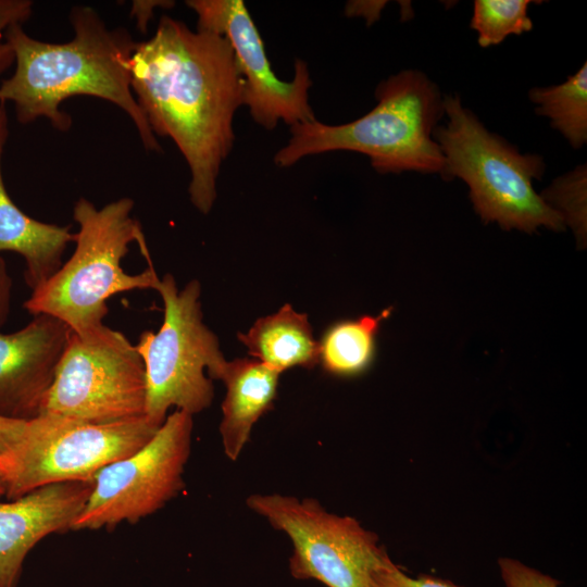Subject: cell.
<instances>
[{"mask_svg":"<svg viewBox=\"0 0 587 587\" xmlns=\"http://www.w3.org/2000/svg\"><path fill=\"white\" fill-rule=\"evenodd\" d=\"M370 587H462L450 580L421 575L412 577L405 574L389 555L372 574Z\"/></svg>","mask_w":587,"mask_h":587,"instance_id":"21","label":"cell"},{"mask_svg":"<svg viewBox=\"0 0 587 587\" xmlns=\"http://www.w3.org/2000/svg\"><path fill=\"white\" fill-rule=\"evenodd\" d=\"M442 105L448 122L437 125L433 138L440 148L445 179L461 178L483 222L503 229L534 233L544 226L562 230L564 220L534 187L545 172L542 158L521 153L500 136L490 133L458 96L446 95Z\"/></svg>","mask_w":587,"mask_h":587,"instance_id":"5","label":"cell"},{"mask_svg":"<svg viewBox=\"0 0 587 587\" xmlns=\"http://www.w3.org/2000/svg\"><path fill=\"white\" fill-rule=\"evenodd\" d=\"M5 102H0V252L20 254L25 261L24 278L34 290L62 265L65 249L75 240L71 226L37 221L12 200L4 185L2 157L9 136Z\"/></svg>","mask_w":587,"mask_h":587,"instance_id":"14","label":"cell"},{"mask_svg":"<svg viewBox=\"0 0 587 587\" xmlns=\"http://www.w3.org/2000/svg\"><path fill=\"white\" fill-rule=\"evenodd\" d=\"M505 587H560V582L515 559L501 558L498 561Z\"/></svg>","mask_w":587,"mask_h":587,"instance_id":"23","label":"cell"},{"mask_svg":"<svg viewBox=\"0 0 587 587\" xmlns=\"http://www.w3.org/2000/svg\"><path fill=\"white\" fill-rule=\"evenodd\" d=\"M186 5L197 15V29L228 40L243 78V107L257 124L271 130L279 122L291 127L316 120L309 103L312 79L307 63L297 59L294 78L279 79L242 0H188Z\"/></svg>","mask_w":587,"mask_h":587,"instance_id":"11","label":"cell"},{"mask_svg":"<svg viewBox=\"0 0 587 587\" xmlns=\"http://www.w3.org/2000/svg\"><path fill=\"white\" fill-rule=\"evenodd\" d=\"M130 75L151 130L171 138L188 165L191 203L208 214L243 107V78L228 40L164 14L154 34L137 42Z\"/></svg>","mask_w":587,"mask_h":587,"instance_id":"1","label":"cell"},{"mask_svg":"<svg viewBox=\"0 0 587 587\" xmlns=\"http://www.w3.org/2000/svg\"><path fill=\"white\" fill-rule=\"evenodd\" d=\"M246 504L289 537V570L297 579L370 587L372 574L388 557L373 532L351 516L326 511L315 499L254 494Z\"/></svg>","mask_w":587,"mask_h":587,"instance_id":"9","label":"cell"},{"mask_svg":"<svg viewBox=\"0 0 587 587\" xmlns=\"http://www.w3.org/2000/svg\"><path fill=\"white\" fill-rule=\"evenodd\" d=\"M173 5V1H134L130 13L137 20L140 32H146L155 8H171Z\"/></svg>","mask_w":587,"mask_h":587,"instance_id":"26","label":"cell"},{"mask_svg":"<svg viewBox=\"0 0 587 587\" xmlns=\"http://www.w3.org/2000/svg\"><path fill=\"white\" fill-rule=\"evenodd\" d=\"M586 62L565 82L529 90L538 115L547 116L573 148L587 141V66Z\"/></svg>","mask_w":587,"mask_h":587,"instance_id":"18","label":"cell"},{"mask_svg":"<svg viewBox=\"0 0 587 587\" xmlns=\"http://www.w3.org/2000/svg\"><path fill=\"white\" fill-rule=\"evenodd\" d=\"M377 104L346 124L317 120L290 127V138L274 157L288 167L308 155L353 151L370 158L379 173H442L445 160L433 138L445 114L442 96L435 83L419 71L407 70L380 82Z\"/></svg>","mask_w":587,"mask_h":587,"instance_id":"4","label":"cell"},{"mask_svg":"<svg viewBox=\"0 0 587 587\" xmlns=\"http://www.w3.org/2000/svg\"><path fill=\"white\" fill-rule=\"evenodd\" d=\"M30 0H0V74L14 64V55L7 41V30L15 24H24L33 14Z\"/></svg>","mask_w":587,"mask_h":587,"instance_id":"22","label":"cell"},{"mask_svg":"<svg viewBox=\"0 0 587 587\" xmlns=\"http://www.w3.org/2000/svg\"><path fill=\"white\" fill-rule=\"evenodd\" d=\"M72 329L47 314L21 329L0 333V415L29 421L39 416Z\"/></svg>","mask_w":587,"mask_h":587,"instance_id":"12","label":"cell"},{"mask_svg":"<svg viewBox=\"0 0 587 587\" xmlns=\"http://www.w3.org/2000/svg\"><path fill=\"white\" fill-rule=\"evenodd\" d=\"M27 422L0 415V462L9 463L24 437Z\"/></svg>","mask_w":587,"mask_h":587,"instance_id":"24","label":"cell"},{"mask_svg":"<svg viewBox=\"0 0 587 587\" xmlns=\"http://www.w3.org/2000/svg\"><path fill=\"white\" fill-rule=\"evenodd\" d=\"M146 375L136 347L105 324L72 332L39 415L111 423L146 415Z\"/></svg>","mask_w":587,"mask_h":587,"instance_id":"7","label":"cell"},{"mask_svg":"<svg viewBox=\"0 0 587 587\" xmlns=\"http://www.w3.org/2000/svg\"><path fill=\"white\" fill-rule=\"evenodd\" d=\"M92 480L55 483L0 502V587H16L28 552L45 537L72 529Z\"/></svg>","mask_w":587,"mask_h":587,"instance_id":"13","label":"cell"},{"mask_svg":"<svg viewBox=\"0 0 587 587\" xmlns=\"http://www.w3.org/2000/svg\"><path fill=\"white\" fill-rule=\"evenodd\" d=\"M529 0H476L470 26L477 33V42L488 48L509 35H521L533 29L528 16Z\"/></svg>","mask_w":587,"mask_h":587,"instance_id":"19","label":"cell"},{"mask_svg":"<svg viewBox=\"0 0 587 587\" xmlns=\"http://www.w3.org/2000/svg\"><path fill=\"white\" fill-rule=\"evenodd\" d=\"M586 164L576 166L555 178L542 192L541 198L572 226L578 239L586 234Z\"/></svg>","mask_w":587,"mask_h":587,"instance_id":"20","label":"cell"},{"mask_svg":"<svg viewBox=\"0 0 587 587\" xmlns=\"http://www.w3.org/2000/svg\"><path fill=\"white\" fill-rule=\"evenodd\" d=\"M13 282L5 260L0 257V328L5 323L11 305Z\"/></svg>","mask_w":587,"mask_h":587,"instance_id":"25","label":"cell"},{"mask_svg":"<svg viewBox=\"0 0 587 587\" xmlns=\"http://www.w3.org/2000/svg\"><path fill=\"white\" fill-rule=\"evenodd\" d=\"M154 290L164 303L163 323L157 333L143 332L135 347L145 366L146 416L161 426L172 408L193 416L211 405L212 379L220 380L226 360L202 321L198 280L178 290L166 274Z\"/></svg>","mask_w":587,"mask_h":587,"instance_id":"6","label":"cell"},{"mask_svg":"<svg viewBox=\"0 0 587 587\" xmlns=\"http://www.w3.org/2000/svg\"><path fill=\"white\" fill-rule=\"evenodd\" d=\"M135 202L123 197L98 209L80 197L73 207L78 225L70 259L23 303L34 315L59 319L88 335L104 325L107 302L117 294L154 289L158 276L142 227L132 216Z\"/></svg>","mask_w":587,"mask_h":587,"instance_id":"3","label":"cell"},{"mask_svg":"<svg viewBox=\"0 0 587 587\" xmlns=\"http://www.w3.org/2000/svg\"><path fill=\"white\" fill-rule=\"evenodd\" d=\"M70 22L74 35L63 43L38 40L22 24L7 30L15 68L0 85V102L13 103L21 124L46 118L66 132L72 117L62 103L74 96L96 97L128 115L147 151L162 152L132 89L130 60L138 41L124 27H108L89 5H74Z\"/></svg>","mask_w":587,"mask_h":587,"instance_id":"2","label":"cell"},{"mask_svg":"<svg viewBox=\"0 0 587 587\" xmlns=\"http://www.w3.org/2000/svg\"><path fill=\"white\" fill-rule=\"evenodd\" d=\"M159 428L146 415L111 423L32 419L8 463L4 497L13 500L49 484L92 480L103 467L145 446Z\"/></svg>","mask_w":587,"mask_h":587,"instance_id":"8","label":"cell"},{"mask_svg":"<svg viewBox=\"0 0 587 587\" xmlns=\"http://www.w3.org/2000/svg\"><path fill=\"white\" fill-rule=\"evenodd\" d=\"M248 353L271 370L314 367L319 363V342L305 313L284 304L277 312L258 319L247 333L238 334Z\"/></svg>","mask_w":587,"mask_h":587,"instance_id":"16","label":"cell"},{"mask_svg":"<svg viewBox=\"0 0 587 587\" xmlns=\"http://www.w3.org/2000/svg\"><path fill=\"white\" fill-rule=\"evenodd\" d=\"M391 308L377 315H362L338 321L329 326L319 342V362L335 376L353 377L364 373L376 354L380 323L388 319Z\"/></svg>","mask_w":587,"mask_h":587,"instance_id":"17","label":"cell"},{"mask_svg":"<svg viewBox=\"0 0 587 587\" xmlns=\"http://www.w3.org/2000/svg\"><path fill=\"white\" fill-rule=\"evenodd\" d=\"M192 428V415L175 410L145 446L99 471L72 529L137 523L176 497L184 488Z\"/></svg>","mask_w":587,"mask_h":587,"instance_id":"10","label":"cell"},{"mask_svg":"<svg viewBox=\"0 0 587 587\" xmlns=\"http://www.w3.org/2000/svg\"><path fill=\"white\" fill-rule=\"evenodd\" d=\"M8 463L0 462V497H4L7 487Z\"/></svg>","mask_w":587,"mask_h":587,"instance_id":"27","label":"cell"},{"mask_svg":"<svg viewBox=\"0 0 587 587\" xmlns=\"http://www.w3.org/2000/svg\"><path fill=\"white\" fill-rule=\"evenodd\" d=\"M279 375L257 360L226 361L220 378L226 387L220 435L223 451L229 460L238 459L252 427L272 408Z\"/></svg>","mask_w":587,"mask_h":587,"instance_id":"15","label":"cell"}]
</instances>
